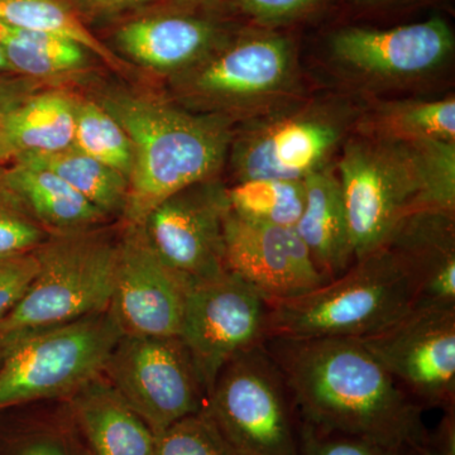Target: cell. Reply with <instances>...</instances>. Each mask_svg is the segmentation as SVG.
Returning a JSON list of instances; mask_svg holds the SVG:
<instances>
[{
  "instance_id": "cell-38",
  "label": "cell",
  "mask_w": 455,
  "mask_h": 455,
  "mask_svg": "<svg viewBox=\"0 0 455 455\" xmlns=\"http://www.w3.org/2000/svg\"><path fill=\"white\" fill-rule=\"evenodd\" d=\"M27 331L20 333H0V362L8 355L9 350L13 348L18 340L25 335Z\"/></svg>"
},
{
  "instance_id": "cell-18",
  "label": "cell",
  "mask_w": 455,
  "mask_h": 455,
  "mask_svg": "<svg viewBox=\"0 0 455 455\" xmlns=\"http://www.w3.org/2000/svg\"><path fill=\"white\" fill-rule=\"evenodd\" d=\"M388 247L400 254L414 278V309H455L454 217L410 214Z\"/></svg>"
},
{
  "instance_id": "cell-40",
  "label": "cell",
  "mask_w": 455,
  "mask_h": 455,
  "mask_svg": "<svg viewBox=\"0 0 455 455\" xmlns=\"http://www.w3.org/2000/svg\"><path fill=\"white\" fill-rule=\"evenodd\" d=\"M4 75L14 74L13 71H12L11 65H9L4 50H3L2 44H0V76H4Z\"/></svg>"
},
{
  "instance_id": "cell-30",
  "label": "cell",
  "mask_w": 455,
  "mask_h": 455,
  "mask_svg": "<svg viewBox=\"0 0 455 455\" xmlns=\"http://www.w3.org/2000/svg\"><path fill=\"white\" fill-rule=\"evenodd\" d=\"M407 145L418 175V194L410 214L436 212L454 217L455 142L424 140Z\"/></svg>"
},
{
  "instance_id": "cell-1",
  "label": "cell",
  "mask_w": 455,
  "mask_h": 455,
  "mask_svg": "<svg viewBox=\"0 0 455 455\" xmlns=\"http://www.w3.org/2000/svg\"><path fill=\"white\" fill-rule=\"evenodd\" d=\"M265 347L301 423L386 447L418 451L427 444L423 407L358 339L268 338Z\"/></svg>"
},
{
  "instance_id": "cell-26",
  "label": "cell",
  "mask_w": 455,
  "mask_h": 455,
  "mask_svg": "<svg viewBox=\"0 0 455 455\" xmlns=\"http://www.w3.org/2000/svg\"><path fill=\"white\" fill-rule=\"evenodd\" d=\"M14 160L53 171L110 220L121 223L127 206L130 180L113 167L71 147L49 155L20 156Z\"/></svg>"
},
{
  "instance_id": "cell-7",
  "label": "cell",
  "mask_w": 455,
  "mask_h": 455,
  "mask_svg": "<svg viewBox=\"0 0 455 455\" xmlns=\"http://www.w3.org/2000/svg\"><path fill=\"white\" fill-rule=\"evenodd\" d=\"M339 184L355 260L387 247L418 194L407 143L353 140L339 161Z\"/></svg>"
},
{
  "instance_id": "cell-28",
  "label": "cell",
  "mask_w": 455,
  "mask_h": 455,
  "mask_svg": "<svg viewBox=\"0 0 455 455\" xmlns=\"http://www.w3.org/2000/svg\"><path fill=\"white\" fill-rule=\"evenodd\" d=\"M373 132L379 139L410 143L434 140L455 142V100L395 101L377 110Z\"/></svg>"
},
{
  "instance_id": "cell-36",
  "label": "cell",
  "mask_w": 455,
  "mask_h": 455,
  "mask_svg": "<svg viewBox=\"0 0 455 455\" xmlns=\"http://www.w3.org/2000/svg\"><path fill=\"white\" fill-rule=\"evenodd\" d=\"M236 7L257 22L274 25L289 22L309 11L317 0H233Z\"/></svg>"
},
{
  "instance_id": "cell-20",
  "label": "cell",
  "mask_w": 455,
  "mask_h": 455,
  "mask_svg": "<svg viewBox=\"0 0 455 455\" xmlns=\"http://www.w3.org/2000/svg\"><path fill=\"white\" fill-rule=\"evenodd\" d=\"M304 209L295 229L323 276L334 280L355 260L339 179L320 169L304 179Z\"/></svg>"
},
{
  "instance_id": "cell-41",
  "label": "cell",
  "mask_w": 455,
  "mask_h": 455,
  "mask_svg": "<svg viewBox=\"0 0 455 455\" xmlns=\"http://www.w3.org/2000/svg\"><path fill=\"white\" fill-rule=\"evenodd\" d=\"M418 455H442V454H440L439 451H436V449L434 448L433 445H431L430 440L427 439V444H425L424 447L421 448L420 451H419Z\"/></svg>"
},
{
  "instance_id": "cell-6",
  "label": "cell",
  "mask_w": 455,
  "mask_h": 455,
  "mask_svg": "<svg viewBox=\"0 0 455 455\" xmlns=\"http://www.w3.org/2000/svg\"><path fill=\"white\" fill-rule=\"evenodd\" d=\"M204 414L235 455H299V416L265 344L228 362Z\"/></svg>"
},
{
  "instance_id": "cell-11",
  "label": "cell",
  "mask_w": 455,
  "mask_h": 455,
  "mask_svg": "<svg viewBox=\"0 0 455 455\" xmlns=\"http://www.w3.org/2000/svg\"><path fill=\"white\" fill-rule=\"evenodd\" d=\"M423 409H455V309H412L358 339Z\"/></svg>"
},
{
  "instance_id": "cell-13",
  "label": "cell",
  "mask_w": 455,
  "mask_h": 455,
  "mask_svg": "<svg viewBox=\"0 0 455 455\" xmlns=\"http://www.w3.org/2000/svg\"><path fill=\"white\" fill-rule=\"evenodd\" d=\"M190 284L158 256L140 224H122L109 309L123 334L179 337Z\"/></svg>"
},
{
  "instance_id": "cell-16",
  "label": "cell",
  "mask_w": 455,
  "mask_h": 455,
  "mask_svg": "<svg viewBox=\"0 0 455 455\" xmlns=\"http://www.w3.org/2000/svg\"><path fill=\"white\" fill-rule=\"evenodd\" d=\"M110 49L137 71L171 77L193 68L228 41L214 20L185 12H140L114 28Z\"/></svg>"
},
{
  "instance_id": "cell-42",
  "label": "cell",
  "mask_w": 455,
  "mask_h": 455,
  "mask_svg": "<svg viewBox=\"0 0 455 455\" xmlns=\"http://www.w3.org/2000/svg\"><path fill=\"white\" fill-rule=\"evenodd\" d=\"M355 2L359 3V4L372 5L379 4V3L388 2V0H355Z\"/></svg>"
},
{
  "instance_id": "cell-22",
  "label": "cell",
  "mask_w": 455,
  "mask_h": 455,
  "mask_svg": "<svg viewBox=\"0 0 455 455\" xmlns=\"http://www.w3.org/2000/svg\"><path fill=\"white\" fill-rule=\"evenodd\" d=\"M7 176L49 235H68L116 223L47 167L13 160L7 164Z\"/></svg>"
},
{
  "instance_id": "cell-4",
  "label": "cell",
  "mask_w": 455,
  "mask_h": 455,
  "mask_svg": "<svg viewBox=\"0 0 455 455\" xmlns=\"http://www.w3.org/2000/svg\"><path fill=\"white\" fill-rule=\"evenodd\" d=\"M122 224L50 235L35 251L38 271L0 333L51 328L109 309Z\"/></svg>"
},
{
  "instance_id": "cell-34",
  "label": "cell",
  "mask_w": 455,
  "mask_h": 455,
  "mask_svg": "<svg viewBox=\"0 0 455 455\" xmlns=\"http://www.w3.org/2000/svg\"><path fill=\"white\" fill-rule=\"evenodd\" d=\"M38 271L35 251L0 254V320L22 300Z\"/></svg>"
},
{
  "instance_id": "cell-33",
  "label": "cell",
  "mask_w": 455,
  "mask_h": 455,
  "mask_svg": "<svg viewBox=\"0 0 455 455\" xmlns=\"http://www.w3.org/2000/svg\"><path fill=\"white\" fill-rule=\"evenodd\" d=\"M420 449L392 448L371 440L323 433L299 420V455H418Z\"/></svg>"
},
{
  "instance_id": "cell-14",
  "label": "cell",
  "mask_w": 455,
  "mask_h": 455,
  "mask_svg": "<svg viewBox=\"0 0 455 455\" xmlns=\"http://www.w3.org/2000/svg\"><path fill=\"white\" fill-rule=\"evenodd\" d=\"M340 137L339 122L311 110L260 123L236 139L233 136L229 151L235 182L307 179L324 169Z\"/></svg>"
},
{
  "instance_id": "cell-12",
  "label": "cell",
  "mask_w": 455,
  "mask_h": 455,
  "mask_svg": "<svg viewBox=\"0 0 455 455\" xmlns=\"http://www.w3.org/2000/svg\"><path fill=\"white\" fill-rule=\"evenodd\" d=\"M227 188L215 178L167 197L140 226L164 263L196 283L227 272Z\"/></svg>"
},
{
  "instance_id": "cell-19",
  "label": "cell",
  "mask_w": 455,
  "mask_h": 455,
  "mask_svg": "<svg viewBox=\"0 0 455 455\" xmlns=\"http://www.w3.org/2000/svg\"><path fill=\"white\" fill-rule=\"evenodd\" d=\"M68 401L92 455H154L157 436L104 374Z\"/></svg>"
},
{
  "instance_id": "cell-23",
  "label": "cell",
  "mask_w": 455,
  "mask_h": 455,
  "mask_svg": "<svg viewBox=\"0 0 455 455\" xmlns=\"http://www.w3.org/2000/svg\"><path fill=\"white\" fill-rule=\"evenodd\" d=\"M0 455H92L68 401L0 411Z\"/></svg>"
},
{
  "instance_id": "cell-27",
  "label": "cell",
  "mask_w": 455,
  "mask_h": 455,
  "mask_svg": "<svg viewBox=\"0 0 455 455\" xmlns=\"http://www.w3.org/2000/svg\"><path fill=\"white\" fill-rule=\"evenodd\" d=\"M229 211L242 220L295 227L305 203L304 180L253 179L227 188Z\"/></svg>"
},
{
  "instance_id": "cell-29",
  "label": "cell",
  "mask_w": 455,
  "mask_h": 455,
  "mask_svg": "<svg viewBox=\"0 0 455 455\" xmlns=\"http://www.w3.org/2000/svg\"><path fill=\"white\" fill-rule=\"evenodd\" d=\"M75 148L131 178L133 149L121 123L82 89L77 104Z\"/></svg>"
},
{
  "instance_id": "cell-35",
  "label": "cell",
  "mask_w": 455,
  "mask_h": 455,
  "mask_svg": "<svg viewBox=\"0 0 455 455\" xmlns=\"http://www.w3.org/2000/svg\"><path fill=\"white\" fill-rule=\"evenodd\" d=\"M42 86H46V84L20 75L0 76V164H9L13 160V151L9 142V122L12 116L33 92Z\"/></svg>"
},
{
  "instance_id": "cell-2",
  "label": "cell",
  "mask_w": 455,
  "mask_h": 455,
  "mask_svg": "<svg viewBox=\"0 0 455 455\" xmlns=\"http://www.w3.org/2000/svg\"><path fill=\"white\" fill-rule=\"evenodd\" d=\"M82 89L130 137L133 169L122 224H142L167 197L218 178L235 136L232 119L194 112L170 94L134 80L94 76Z\"/></svg>"
},
{
  "instance_id": "cell-31",
  "label": "cell",
  "mask_w": 455,
  "mask_h": 455,
  "mask_svg": "<svg viewBox=\"0 0 455 455\" xmlns=\"http://www.w3.org/2000/svg\"><path fill=\"white\" fill-rule=\"evenodd\" d=\"M49 236L9 182L7 164H0V254L32 252Z\"/></svg>"
},
{
  "instance_id": "cell-21",
  "label": "cell",
  "mask_w": 455,
  "mask_h": 455,
  "mask_svg": "<svg viewBox=\"0 0 455 455\" xmlns=\"http://www.w3.org/2000/svg\"><path fill=\"white\" fill-rule=\"evenodd\" d=\"M0 44L14 75L46 84L83 88L103 65L83 44L52 33L0 22Z\"/></svg>"
},
{
  "instance_id": "cell-5",
  "label": "cell",
  "mask_w": 455,
  "mask_h": 455,
  "mask_svg": "<svg viewBox=\"0 0 455 455\" xmlns=\"http://www.w3.org/2000/svg\"><path fill=\"white\" fill-rule=\"evenodd\" d=\"M122 335L110 309L27 331L0 362V411L68 400L103 374Z\"/></svg>"
},
{
  "instance_id": "cell-8",
  "label": "cell",
  "mask_w": 455,
  "mask_h": 455,
  "mask_svg": "<svg viewBox=\"0 0 455 455\" xmlns=\"http://www.w3.org/2000/svg\"><path fill=\"white\" fill-rule=\"evenodd\" d=\"M292 50L278 36L226 41L199 64L169 80L170 95L194 112L232 119L289 86Z\"/></svg>"
},
{
  "instance_id": "cell-32",
  "label": "cell",
  "mask_w": 455,
  "mask_h": 455,
  "mask_svg": "<svg viewBox=\"0 0 455 455\" xmlns=\"http://www.w3.org/2000/svg\"><path fill=\"white\" fill-rule=\"evenodd\" d=\"M154 455H235L204 411L187 416L157 436Z\"/></svg>"
},
{
  "instance_id": "cell-10",
  "label": "cell",
  "mask_w": 455,
  "mask_h": 455,
  "mask_svg": "<svg viewBox=\"0 0 455 455\" xmlns=\"http://www.w3.org/2000/svg\"><path fill=\"white\" fill-rule=\"evenodd\" d=\"M268 304L229 271L188 287L179 338L187 347L206 396L228 362L267 340Z\"/></svg>"
},
{
  "instance_id": "cell-24",
  "label": "cell",
  "mask_w": 455,
  "mask_h": 455,
  "mask_svg": "<svg viewBox=\"0 0 455 455\" xmlns=\"http://www.w3.org/2000/svg\"><path fill=\"white\" fill-rule=\"evenodd\" d=\"M80 97L82 88L73 85H46L33 92L9 122L13 160L20 156L56 154L74 147Z\"/></svg>"
},
{
  "instance_id": "cell-15",
  "label": "cell",
  "mask_w": 455,
  "mask_h": 455,
  "mask_svg": "<svg viewBox=\"0 0 455 455\" xmlns=\"http://www.w3.org/2000/svg\"><path fill=\"white\" fill-rule=\"evenodd\" d=\"M226 268L267 301L296 298L328 283L295 227L252 223L229 211L224 220Z\"/></svg>"
},
{
  "instance_id": "cell-3",
  "label": "cell",
  "mask_w": 455,
  "mask_h": 455,
  "mask_svg": "<svg viewBox=\"0 0 455 455\" xmlns=\"http://www.w3.org/2000/svg\"><path fill=\"white\" fill-rule=\"evenodd\" d=\"M415 299L411 272L387 245L313 291L267 301V339H361L405 316Z\"/></svg>"
},
{
  "instance_id": "cell-39",
  "label": "cell",
  "mask_w": 455,
  "mask_h": 455,
  "mask_svg": "<svg viewBox=\"0 0 455 455\" xmlns=\"http://www.w3.org/2000/svg\"><path fill=\"white\" fill-rule=\"evenodd\" d=\"M215 0H161V3L178 8L196 7V5L211 4Z\"/></svg>"
},
{
  "instance_id": "cell-25",
  "label": "cell",
  "mask_w": 455,
  "mask_h": 455,
  "mask_svg": "<svg viewBox=\"0 0 455 455\" xmlns=\"http://www.w3.org/2000/svg\"><path fill=\"white\" fill-rule=\"evenodd\" d=\"M0 22L77 42L121 79L136 80L139 74L94 35L75 11L71 0H0Z\"/></svg>"
},
{
  "instance_id": "cell-37",
  "label": "cell",
  "mask_w": 455,
  "mask_h": 455,
  "mask_svg": "<svg viewBox=\"0 0 455 455\" xmlns=\"http://www.w3.org/2000/svg\"><path fill=\"white\" fill-rule=\"evenodd\" d=\"M86 25L132 16L158 4L161 0H71Z\"/></svg>"
},
{
  "instance_id": "cell-9",
  "label": "cell",
  "mask_w": 455,
  "mask_h": 455,
  "mask_svg": "<svg viewBox=\"0 0 455 455\" xmlns=\"http://www.w3.org/2000/svg\"><path fill=\"white\" fill-rule=\"evenodd\" d=\"M103 374L156 436L205 406V388L179 337L123 334Z\"/></svg>"
},
{
  "instance_id": "cell-17",
  "label": "cell",
  "mask_w": 455,
  "mask_h": 455,
  "mask_svg": "<svg viewBox=\"0 0 455 455\" xmlns=\"http://www.w3.org/2000/svg\"><path fill=\"white\" fill-rule=\"evenodd\" d=\"M453 47V32L439 17L388 29L352 27L331 38V51L344 65L386 77L427 73L442 64Z\"/></svg>"
}]
</instances>
